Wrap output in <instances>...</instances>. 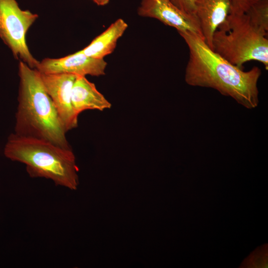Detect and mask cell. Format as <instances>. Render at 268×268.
Listing matches in <instances>:
<instances>
[{"mask_svg": "<svg viewBox=\"0 0 268 268\" xmlns=\"http://www.w3.org/2000/svg\"><path fill=\"white\" fill-rule=\"evenodd\" d=\"M179 34L189 50L185 74L188 85L214 89L248 109L258 106L260 68L244 71L214 52L200 36L188 32Z\"/></svg>", "mask_w": 268, "mask_h": 268, "instance_id": "1", "label": "cell"}, {"mask_svg": "<svg viewBox=\"0 0 268 268\" xmlns=\"http://www.w3.org/2000/svg\"><path fill=\"white\" fill-rule=\"evenodd\" d=\"M19 87L15 134L50 141L71 148L67 133L43 84L40 72L22 61L18 64Z\"/></svg>", "mask_w": 268, "mask_h": 268, "instance_id": "2", "label": "cell"}, {"mask_svg": "<svg viewBox=\"0 0 268 268\" xmlns=\"http://www.w3.org/2000/svg\"><path fill=\"white\" fill-rule=\"evenodd\" d=\"M4 154L12 161L24 164L31 177L44 178L57 185L77 189L78 169L71 148L14 133L8 137Z\"/></svg>", "mask_w": 268, "mask_h": 268, "instance_id": "3", "label": "cell"}, {"mask_svg": "<svg viewBox=\"0 0 268 268\" xmlns=\"http://www.w3.org/2000/svg\"><path fill=\"white\" fill-rule=\"evenodd\" d=\"M212 50L240 68L257 61L268 69V32L253 24L246 13L229 14L214 33Z\"/></svg>", "mask_w": 268, "mask_h": 268, "instance_id": "4", "label": "cell"}, {"mask_svg": "<svg viewBox=\"0 0 268 268\" xmlns=\"http://www.w3.org/2000/svg\"><path fill=\"white\" fill-rule=\"evenodd\" d=\"M38 15L21 9L16 0H0V37L12 51L14 57L32 68L39 62L31 54L26 34Z\"/></svg>", "mask_w": 268, "mask_h": 268, "instance_id": "5", "label": "cell"}, {"mask_svg": "<svg viewBox=\"0 0 268 268\" xmlns=\"http://www.w3.org/2000/svg\"><path fill=\"white\" fill-rule=\"evenodd\" d=\"M41 73L44 87L51 97L67 132L78 126V116L71 101V91L77 75L68 73Z\"/></svg>", "mask_w": 268, "mask_h": 268, "instance_id": "6", "label": "cell"}, {"mask_svg": "<svg viewBox=\"0 0 268 268\" xmlns=\"http://www.w3.org/2000/svg\"><path fill=\"white\" fill-rule=\"evenodd\" d=\"M137 14L142 17L156 19L176 28L178 33L190 32L203 38L196 15L183 12L171 0H141Z\"/></svg>", "mask_w": 268, "mask_h": 268, "instance_id": "7", "label": "cell"}, {"mask_svg": "<svg viewBox=\"0 0 268 268\" xmlns=\"http://www.w3.org/2000/svg\"><path fill=\"white\" fill-rule=\"evenodd\" d=\"M107 63L104 59L87 56L80 51L60 58H45L36 69L42 73H68L78 76L104 75Z\"/></svg>", "mask_w": 268, "mask_h": 268, "instance_id": "8", "label": "cell"}, {"mask_svg": "<svg viewBox=\"0 0 268 268\" xmlns=\"http://www.w3.org/2000/svg\"><path fill=\"white\" fill-rule=\"evenodd\" d=\"M195 14L204 41L212 49L214 32L231 12L230 0H194Z\"/></svg>", "mask_w": 268, "mask_h": 268, "instance_id": "9", "label": "cell"}, {"mask_svg": "<svg viewBox=\"0 0 268 268\" xmlns=\"http://www.w3.org/2000/svg\"><path fill=\"white\" fill-rule=\"evenodd\" d=\"M71 101L75 113L87 110L104 111L111 107V103L85 76L77 75L72 86Z\"/></svg>", "mask_w": 268, "mask_h": 268, "instance_id": "10", "label": "cell"}, {"mask_svg": "<svg viewBox=\"0 0 268 268\" xmlns=\"http://www.w3.org/2000/svg\"><path fill=\"white\" fill-rule=\"evenodd\" d=\"M128 26L123 19H117L80 51L92 58L104 59L114 51L118 39L123 35Z\"/></svg>", "mask_w": 268, "mask_h": 268, "instance_id": "11", "label": "cell"}, {"mask_svg": "<svg viewBox=\"0 0 268 268\" xmlns=\"http://www.w3.org/2000/svg\"><path fill=\"white\" fill-rule=\"evenodd\" d=\"M250 22L263 30L268 31V0H260L245 13Z\"/></svg>", "mask_w": 268, "mask_h": 268, "instance_id": "12", "label": "cell"}, {"mask_svg": "<svg viewBox=\"0 0 268 268\" xmlns=\"http://www.w3.org/2000/svg\"><path fill=\"white\" fill-rule=\"evenodd\" d=\"M260 0H230V13L242 14L245 13L253 4Z\"/></svg>", "mask_w": 268, "mask_h": 268, "instance_id": "13", "label": "cell"}, {"mask_svg": "<svg viewBox=\"0 0 268 268\" xmlns=\"http://www.w3.org/2000/svg\"><path fill=\"white\" fill-rule=\"evenodd\" d=\"M171 1L185 13L195 15L194 0H171Z\"/></svg>", "mask_w": 268, "mask_h": 268, "instance_id": "14", "label": "cell"}, {"mask_svg": "<svg viewBox=\"0 0 268 268\" xmlns=\"http://www.w3.org/2000/svg\"><path fill=\"white\" fill-rule=\"evenodd\" d=\"M93 0L96 4L100 6H104L107 4L110 0Z\"/></svg>", "mask_w": 268, "mask_h": 268, "instance_id": "15", "label": "cell"}]
</instances>
